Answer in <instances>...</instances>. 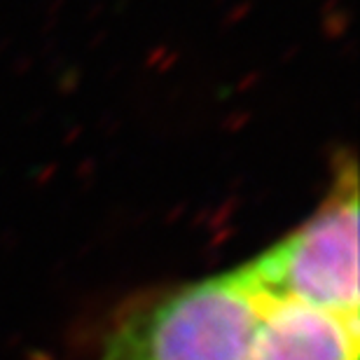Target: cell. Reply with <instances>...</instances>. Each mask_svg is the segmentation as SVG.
<instances>
[{
	"label": "cell",
	"mask_w": 360,
	"mask_h": 360,
	"mask_svg": "<svg viewBox=\"0 0 360 360\" xmlns=\"http://www.w3.org/2000/svg\"><path fill=\"white\" fill-rule=\"evenodd\" d=\"M250 360H358V316L269 300Z\"/></svg>",
	"instance_id": "3"
},
{
	"label": "cell",
	"mask_w": 360,
	"mask_h": 360,
	"mask_svg": "<svg viewBox=\"0 0 360 360\" xmlns=\"http://www.w3.org/2000/svg\"><path fill=\"white\" fill-rule=\"evenodd\" d=\"M267 304L246 267L206 276L122 316L101 360H250Z\"/></svg>",
	"instance_id": "1"
},
{
	"label": "cell",
	"mask_w": 360,
	"mask_h": 360,
	"mask_svg": "<svg viewBox=\"0 0 360 360\" xmlns=\"http://www.w3.org/2000/svg\"><path fill=\"white\" fill-rule=\"evenodd\" d=\"M243 267L269 300L358 316L356 162L344 160L326 201Z\"/></svg>",
	"instance_id": "2"
}]
</instances>
